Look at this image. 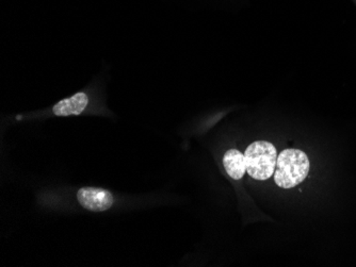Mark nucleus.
Here are the masks:
<instances>
[{"instance_id":"nucleus-2","label":"nucleus","mask_w":356,"mask_h":267,"mask_svg":"<svg viewBox=\"0 0 356 267\" xmlns=\"http://www.w3.org/2000/svg\"><path fill=\"white\" fill-rule=\"evenodd\" d=\"M247 173L255 180L265 181L271 178L277 169V148L271 143L257 141L245 150Z\"/></svg>"},{"instance_id":"nucleus-5","label":"nucleus","mask_w":356,"mask_h":267,"mask_svg":"<svg viewBox=\"0 0 356 267\" xmlns=\"http://www.w3.org/2000/svg\"><path fill=\"white\" fill-rule=\"evenodd\" d=\"M223 165L226 173L235 180L241 179L247 171L245 155L237 149H229V151H226L224 155Z\"/></svg>"},{"instance_id":"nucleus-4","label":"nucleus","mask_w":356,"mask_h":267,"mask_svg":"<svg viewBox=\"0 0 356 267\" xmlns=\"http://www.w3.org/2000/svg\"><path fill=\"white\" fill-rule=\"evenodd\" d=\"M89 105V97L85 92L74 94L73 96L63 99L56 103L53 107V113L57 117H71L79 115L87 109Z\"/></svg>"},{"instance_id":"nucleus-3","label":"nucleus","mask_w":356,"mask_h":267,"mask_svg":"<svg viewBox=\"0 0 356 267\" xmlns=\"http://www.w3.org/2000/svg\"><path fill=\"white\" fill-rule=\"evenodd\" d=\"M80 206L93 212H104L111 208L113 196L109 191L99 187H83L77 192Z\"/></svg>"},{"instance_id":"nucleus-1","label":"nucleus","mask_w":356,"mask_h":267,"mask_svg":"<svg viewBox=\"0 0 356 267\" xmlns=\"http://www.w3.org/2000/svg\"><path fill=\"white\" fill-rule=\"evenodd\" d=\"M309 157L299 149H285L277 157L274 181L282 189H293L309 175Z\"/></svg>"}]
</instances>
